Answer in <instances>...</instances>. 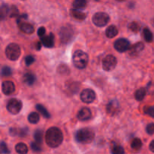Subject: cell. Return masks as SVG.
<instances>
[{
    "label": "cell",
    "instance_id": "cell-27",
    "mask_svg": "<svg viewBox=\"0 0 154 154\" xmlns=\"http://www.w3.org/2000/svg\"><path fill=\"white\" fill-rule=\"evenodd\" d=\"M131 147H132L133 150H138L142 147V142H141V141L139 138H135L132 141V143H131Z\"/></svg>",
    "mask_w": 154,
    "mask_h": 154
},
{
    "label": "cell",
    "instance_id": "cell-31",
    "mask_svg": "<svg viewBox=\"0 0 154 154\" xmlns=\"http://www.w3.org/2000/svg\"><path fill=\"white\" fill-rule=\"evenodd\" d=\"M144 113L146 114H147L150 117L154 118V107L153 106H150V107H146L144 109Z\"/></svg>",
    "mask_w": 154,
    "mask_h": 154
},
{
    "label": "cell",
    "instance_id": "cell-43",
    "mask_svg": "<svg viewBox=\"0 0 154 154\" xmlns=\"http://www.w3.org/2000/svg\"><path fill=\"white\" fill-rule=\"evenodd\" d=\"M117 1H123V0H117Z\"/></svg>",
    "mask_w": 154,
    "mask_h": 154
},
{
    "label": "cell",
    "instance_id": "cell-35",
    "mask_svg": "<svg viewBox=\"0 0 154 154\" xmlns=\"http://www.w3.org/2000/svg\"><path fill=\"white\" fill-rule=\"evenodd\" d=\"M146 91L148 94L154 95V82H150L147 86Z\"/></svg>",
    "mask_w": 154,
    "mask_h": 154
},
{
    "label": "cell",
    "instance_id": "cell-28",
    "mask_svg": "<svg viewBox=\"0 0 154 154\" xmlns=\"http://www.w3.org/2000/svg\"><path fill=\"white\" fill-rule=\"evenodd\" d=\"M34 138L36 143L39 144H42V138H43V134H42V131L37 130L34 134Z\"/></svg>",
    "mask_w": 154,
    "mask_h": 154
},
{
    "label": "cell",
    "instance_id": "cell-38",
    "mask_svg": "<svg viewBox=\"0 0 154 154\" xmlns=\"http://www.w3.org/2000/svg\"><path fill=\"white\" fill-rule=\"evenodd\" d=\"M146 131L149 135H153L154 134V123H149L146 128Z\"/></svg>",
    "mask_w": 154,
    "mask_h": 154
},
{
    "label": "cell",
    "instance_id": "cell-25",
    "mask_svg": "<svg viewBox=\"0 0 154 154\" xmlns=\"http://www.w3.org/2000/svg\"><path fill=\"white\" fill-rule=\"evenodd\" d=\"M35 76L32 74L27 73L24 75L23 81L26 84H28V85H32L35 83Z\"/></svg>",
    "mask_w": 154,
    "mask_h": 154
},
{
    "label": "cell",
    "instance_id": "cell-24",
    "mask_svg": "<svg viewBox=\"0 0 154 154\" xmlns=\"http://www.w3.org/2000/svg\"><path fill=\"white\" fill-rule=\"evenodd\" d=\"M9 13V7L7 5H2L0 7V20H4Z\"/></svg>",
    "mask_w": 154,
    "mask_h": 154
},
{
    "label": "cell",
    "instance_id": "cell-9",
    "mask_svg": "<svg viewBox=\"0 0 154 154\" xmlns=\"http://www.w3.org/2000/svg\"><path fill=\"white\" fill-rule=\"evenodd\" d=\"M114 48L116 51L120 53H123L127 51L130 48V42L126 38H119L115 41L114 44Z\"/></svg>",
    "mask_w": 154,
    "mask_h": 154
},
{
    "label": "cell",
    "instance_id": "cell-10",
    "mask_svg": "<svg viewBox=\"0 0 154 154\" xmlns=\"http://www.w3.org/2000/svg\"><path fill=\"white\" fill-rule=\"evenodd\" d=\"M96 99V93L91 89H85L81 93V99L87 104L92 103Z\"/></svg>",
    "mask_w": 154,
    "mask_h": 154
},
{
    "label": "cell",
    "instance_id": "cell-8",
    "mask_svg": "<svg viewBox=\"0 0 154 154\" xmlns=\"http://www.w3.org/2000/svg\"><path fill=\"white\" fill-rule=\"evenodd\" d=\"M22 102L16 99H11L7 104V110L12 114H17L22 109Z\"/></svg>",
    "mask_w": 154,
    "mask_h": 154
},
{
    "label": "cell",
    "instance_id": "cell-23",
    "mask_svg": "<svg viewBox=\"0 0 154 154\" xmlns=\"http://www.w3.org/2000/svg\"><path fill=\"white\" fill-rule=\"evenodd\" d=\"M39 120H40V117L39 114L36 112H32L29 114L28 116V121L30 123L32 124H35V123H38Z\"/></svg>",
    "mask_w": 154,
    "mask_h": 154
},
{
    "label": "cell",
    "instance_id": "cell-32",
    "mask_svg": "<svg viewBox=\"0 0 154 154\" xmlns=\"http://www.w3.org/2000/svg\"><path fill=\"white\" fill-rule=\"evenodd\" d=\"M1 75L3 77L10 76V75H11V69L9 67L5 66V67H4L2 69Z\"/></svg>",
    "mask_w": 154,
    "mask_h": 154
},
{
    "label": "cell",
    "instance_id": "cell-34",
    "mask_svg": "<svg viewBox=\"0 0 154 154\" xmlns=\"http://www.w3.org/2000/svg\"><path fill=\"white\" fill-rule=\"evenodd\" d=\"M58 72H60V73L63 74V75H68V74H69V69L66 66H65V65H62V66H60V67L58 68Z\"/></svg>",
    "mask_w": 154,
    "mask_h": 154
},
{
    "label": "cell",
    "instance_id": "cell-18",
    "mask_svg": "<svg viewBox=\"0 0 154 154\" xmlns=\"http://www.w3.org/2000/svg\"><path fill=\"white\" fill-rule=\"evenodd\" d=\"M71 14H72V17L75 19L78 20H83L86 18V14L82 11H80L78 9H72L71 11Z\"/></svg>",
    "mask_w": 154,
    "mask_h": 154
},
{
    "label": "cell",
    "instance_id": "cell-5",
    "mask_svg": "<svg viewBox=\"0 0 154 154\" xmlns=\"http://www.w3.org/2000/svg\"><path fill=\"white\" fill-rule=\"evenodd\" d=\"M110 17L105 12H97L93 17V23L99 27H103L108 23Z\"/></svg>",
    "mask_w": 154,
    "mask_h": 154
},
{
    "label": "cell",
    "instance_id": "cell-29",
    "mask_svg": "<svg viewBox=\"0 0 154 154\" xmlns=\"http://www.w3.org/2000/svg\"><path fill=\"white\" fill-rule=\"evenodd\" d=\"M129 29L133 32H138L141 29V26L137 22H132L129 25Z\"/></svg>",
    "mask_w": 154,
    "mask_h": 154
},
{
    "label": "cell",
    "instance_id": "cell-21",
    "mask_svg": "<svg viewBox=\"0 0 154 154\" xmlns=\"http://www.w3.org/2000/svg\"><path fill=\"white\" fill-rule=\"evenodd\" d=\"M143 36L147 42H152L153 40V35L148 28H144L143 30Z\"/></svg>",
    "mask_w": 154,
    "mask_h": 154
},
{
    "label": "cell",
    "instance_id": "cell-22",
    "mask_svg": "<svg viewBox=\"0 0 154 154\" xmlns=\"http://www.w3.org/2000/svg\"><path fill=\"white\" fill-rule=\"evenodd\" d=\"M87 0H75L73 2V7L75 9H84L87 6Z\"/></svg>",
    "mask_w": 154,
    "mask_h": 154
},
{
    "label": "cell",
    "instance_id": "cell-37",
    "mask_svg": "<svg viewBox=\"0 0 154 154\" xmlns=\"http://www.w3.org/2000/svg\"><path fill=\"white\" fill-rule=\"evenodd\" d=\"M31 147L33 151L35 152H40L42 150V147H41V144H38L35 141V142H32L31 144Z\"/></svg>",
    "mask_w": 154,
    "mask_h": 154
},
{
    "label": "cell",
    "instance_id": "cell-7",
    "mask_svg": "<svg viewBox=\"0 0 154 154\" xmlns=\"http://www.w3.org/2000/svg\"><path fill=\"white\" fill-rule=\"evenodd\" d=\"M73 35V29L70 26H65L62 27L60 31V37L63 43H67L70 42Z\"/></svg>",
    "mask_w": 154,
    "mask_h": 154
},
{
    "label": "cell",
    "instance_id": "cell-14",
    "mask_svg": "<svg viewBox=\"0 0 154 154\" xmlns=\"http://www.w3.org/2000/svg\"><path fill=\"white\" fill-rule=\"evenodd\" d=\"M106 111L110 115H115L119 111V103L117 101H111L107 105Z\"/></svg>",
    "mask_w": 154,
    "mask_h": 154
},
{
    "label": "cell",
    "instance_id": "cell-39",
    "mask_svg": "<svg viewBox=\"0 0 154 154\" xmlns=\"http://www.w3.org/2000/svg\"><path fill=\"white\" fill-rule=\"evenodd\" d=\"M35 62V58L32 56H27L25 58V63L26 66H30Z\"/></svg>",
    "mask_w": 154,
    "mask_h": 154
},
{
    "label": "cell",
    "instance_id": "cell-36",
    "mask_svg": "<svg viewBox=\"0 0 154 154\" xmlns=\"http://www.w3.org/2000/svg\"><path fill=\"white\" fill-rule=\"evenodd\" d=\"M0 150L2 153L5 154H9L10 153V150L8 148L7 145L5 142H1L0 143Z\"/></svg>",
    "mask_w": 154,
    "mask_h": 154
},
{
    "label": "cell",
    "instance_id": "cell-6",
    "mask_svg": "<svg viewBox=\"0 0 154 154\" xmlns=\"http://www.w3.org/2000/svg\"><path fill=\"white\" fill-rule=\"evenodd\" d=\"M117 60L113 55H108L102 60V68L106 72H111L114 70L117 66Z\"/></svg>",
    "mask_w": 154,
    "mask_h": 154
},
{
    "label": "cell",
    "instance_id": "cell-1",
    "mask_svg": "<svg viewBox=\"0 0 154 154\" xmlns=\"http://www.w3.org/2000/svg\"><path fill=\"white\" fill-rule=\"evenodd\" d=\"M47 144L51 148H56L62 144L63 135L62 131L57 127H51L48 129L45 135Z\"/></svg>",
    "mask_w": 154,
    "mask_h": 154
},
{
    "label": "cell",
    "instance_id": "cell-19",
    "mask_svg": "<svg viewBox=\"0 0 154 154\" xmlns=\"http://www.w3.org/2000/svg\"><path fill=\"white\" fill-rule=\"evenodd\" d=\"M15 150L18 154H26L28 153V147L24 143H18L15 146Z\"/></svg>",
    "mask_w": 154,
    "mask_h": 154
},
{
    "label": "cell",
    "instance_id": "cell-16",
    "mask_svg": "<svg viewBox=\"0 0 154 154\" xmlns=\"http://www.w3.org/2000/svg\"><path fill=\"white\" fill-rule=\"evenodd\" d=\"M41 42L46 48H53L54 46V37L52 33L49 35H44L41 37Z\"/></svg>",
    "mask_w": 154,
    "mask_h": 154
},
{
    "label": "cell",
    "instance_id": "cell-4",
    "mask_svg": "<svg viewBox=\"0 0 154 154\" xmlns=\"http://www.w3.org/2000/svg\"><path fill=\"white\" fill-rule=\"evenodd\" d=\"M21 54L20 48L15 43H11L7 46L5 49V55L8 60L15 61L18 60Z\"/></svg>",
    "mask_w": 154,
    "mask_h": 154
},
{
    "label": "cell",
    "instance_id": "cell-33",
    "mask_svg": "<svg viewBox=\"0 0 154 154\" xmlns=\"http://www.w3.org/2000/svg\"><path fill=\"white\" fill-rule=\"evenodd\" d=\"M9 12H10V16L11 17H17L18 15V9L16 6H12L11 9H9Z\"/></svg>",
    "mask_w": 154,
    "mask_h": 154
},
{
    "label": "cell",
    "instance_id": "cell-12",
    "mask_svg": "<svg viewBox=\"0 0 154 154\" xmlns=\"http://www.w3.org/2000/svg\"><path fill=\"white\" fill-rule=\"evenodd\" d=\"M92 113L90 108H83L78 111L77 114V117L81 121H86L91 118Z\"/></svg>",
    "mask_w": 154,
    "mask_h": 154
},
{
    "label": "cell",
    "instance_id": "cell-41",
    "mask_svg": "<svg viewBox=\"0 0 154 154\" xmlns=\"http://www.w3.org/2000/svg\"><path fill=\"white\" fill-rule=\"evenodd\" d=\"M149 148H150V151H152L153 153H154V140L150 142V146H149Z\"/></svg>",
    "mask_w": 154,
    "mask_h": 154
},
{
    "label": "cell",
    "instance_id": "cell-2",
    "mask_svg": "<svg viewBox=\"0 0 154 154\" xmlns=\"http://www.w3.org/2000/svg\"><path fill=\"white\" fill-rule=\"evenodd\" d=\"M95 138V133L91 129L84 128L76 133V140L81 144H90Z\"/></svg>",
    "mask_w": 154,
    "mask_h": 154
},
{
    "label": "cell",
    "instance_id": "cell-15",
    "mask_svg": "<svg viewBox=\"0 0 154 154\" xmlns=\"http://www.w3.org/2000/svg\"><path fill=\"white\" fill-rule=\"evenodd\" d=\"M144 45L142 42H138V43L135 44L133 46H131L129 48V54L132 57H136L137 55L140 54L141 51L144 50Z\"/></svg>",
    "mask_w": 154,
    "mask_h": 154
},
{
    "label": "cell",
    "instance_id": "cell-26",
    "mask_svg": "<svg viewBox=\"0 0 154 154\" xmlns=\"http://www.w3.org/2000/svg\"><path fill=\"white\" fill-rule=\"evenodd\" d=\"M36 109L38 111L39 113L42 114L45 118H50L51 115H50L49 112L48 111V110L45 108L42 105H36Z\"/></svg>",
    "mask_w": 154,
    "mask_h": 154
},
{
    "label": "cell",
    "instance_id": "cell-17",
    "mask_svg": "<svg viewBox=\"0 0 154 154\" xmlns=\"http://www.w3.org/2000/svg\"><path fill=\"white\" fill-rule=\"evenodd\" d=\"M105 34H106V36L108 38H113L115 37L118 34V29L114 25L110 26L107 28L106 31H105Z\"/></svg>",
    "mask_w": 154,
    "mask_h": 154
},
{
    "label": "cell",
    "instance_id": "cell-42",
    "mask_svg": "<svg viewBox=\"0 0 154 154\" xmlns=\"http://www.w3.org/2000/svg\"><path fill=\"white\" fill-rule=\"evenodd\" d=\"M41 48H42V42H39L36 44V48H37V50H40Z\"/></svg>",
    "mask_w": 154,
    "mask_h": 154
},
{
    "label": "cell",
    "instance_id": "cell-20",
    "mask_svg": "<svg viewBox=\"0 0 154 154\" xmlns=\"http://www.w3.org/2000/svg\"><path fill=\"white\" fill-rule=\"evenodd\" d=\"M146 93H147L146 89H144V88L138 89V90H137L135 93V99L138 101H139V102H141V101H142L143 99H144V97H145V96H146Z\"/></svg>",
    "mask_w": 154,
    "mask_h": 154
},
{
    "label": "cell",
    "instance_id": "cell-40",
    "mask_svg": "<svg viewBox=\"0 0 154 154\" xmlns=\"http://www.w3.org/2000/svg\"><path fill=\"white\" fill-rule=\"evenodd\" d=\"M45 33H46V29H45V27H40V28L38 29V35L40 37H42V36L45 35Z\"/></svg>",
    "mask_w": 154,
    "mask_h": 154
},
{
    "label": "cell",
    "instance_id": "cell-13",
    "mask_svg": "<svg viewBox=\"0 0 154 154\" xmlns=\"http://www.w3.org/2000/svg\"><path fill=\"white\" fill-rule=\"evenodd\" d=\"M2 90L5 95H11L15 91V85L12 81H5L2 85Z\"/></svg>",
    "mask_w": 154,
    "mask_h": 154
},
{
    "label": "cell",
    "instance_id": "cell-3",
    "mask_svg": "<svg viewBox=\"0 0 154 154\" xmlns=\"http://www.w3.org/2000/svg\"><path fill=\"white\" fill-rule=\"evenodd\" d=\"M72 61L75 67L79 69H83L86 68L88 64L89 57L87 53L79 50L74 53Z\"/></svg>",
    "mask_w": 154,
    "mask_h": 154
},
{
    "label": "cell",
    "instance_id": "cell-30",
    "mask_svg": "<svg viewBox=\"0 0 154 154\" xmlns=\"http://www.w3.org/2000/svg\"><path fill=\"white\" fill-rule=\"evenodd\" d=\"M111 152H112V154H124L125 153L123 147L119 145L114 146V147L112 148Z\"/></svg>",
    "mask_w": 154,
    "mask_h": 154
},
{
    "label": "cell",
    "instance_id": "cell-11",
    "mask_svg": "<svg viewBox=\"0 0 154 154\" xmlns=\"http://www.w3.org/2000/svg\"><path fill=\"white\" fill-rule=\"evenodd\" d=\"M17 24L20 29L26 34H32L35 32L34 26L29 23L23 21V20H17Z\"/></svg>",
    "mask_w": 154,
    "mask_h": 154
}]
</instances>
